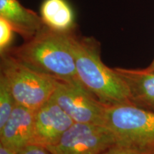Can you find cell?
Listing matches in <instances>:
<instances>
[{
    "label": "cell",
    "instance_id": "cell-1",
    "mask_svg": "<svg viewBox=\"0 0 154 154\" xmlns=\"http://www.w3.org/2000/svg\"><path fill=\"white\" fill-rule=\"evenodd\" d=\"M77 76L84 87L106 105L132 104L124 81L114 68L101 60L100 44L93 37L78 35L75 29L69 33Z\"/></svg>",
    "mask_w": 154,
    "mask_h": 154
},
{
    "label": "cell",
    "instance_id": "cell-2",
    "mask_svg": "<svg viewBox=\"0 0 154 154\" xmlns=\"http://www.w3.org/2000/svg\"><path fill=\"white\" fill-rule=\"evenodd\" d=\"M70 32H58L45 25L22 45L9 48L5 51L31 68L58 81L81 83L70 47Z\"/></svg>",
    "mask_w": 154,
    "mask_h": 154
},
{
    "label": "cell",
    "instance_id": "cell-3",
    "mask_svg": "<svg viewBox=\"0 0 154 154\" xmlns=\"http://www.w3.org/2000/svg\"><path fill=\"white\" fill-rule=\"evenodd\" d=\"M104 126L115 145L140 153L154 154V111L131 104L106 105Z\"/></svg>",
    "mask_w": 154,
    "mask_h": 154
},
{
    "label": "cell",
    "instance_id": "cell-4",
    "mask_svg": "<svg viewBox=\"0 0 154 154\" xmlns=\"http://www.w3.org/2000/svg\"><path fill=\"white\" fill-rule=\"evenodd\" d=\"M0 68L17 104L36 111L55 91L57 79L28 66L7 51L1 54Z\"/></svg>",
    "mask_w": 154,
    "mask_h": 154
},
{
    "label": "cell",
    "instance_id": "cell-5",
    "mask_svg": "<svg viewBox=\"0 0 154 154\" xmlns=\"http://www.w3.org/2000/svg\"><path fill=\"white\" fill-rule=\"evenodd\" d=\"M51 98L75 123L104 126L106 104L81 83L57 80Z\"/></svg>",
    "mask_w": 154,
    "mask_h": 154
},
{
    "label": "cell",
    "instance_id": "cell-6",
    "mask_svg": "<svg viewBox=\"0 0 154 154\" xmlns=\"http://www.w3.org/2000/svg\"><path fill=\"white\" fill-rule=\"evenodd\" d=\"M113 146L114 137L107 127L74 123L57 143L44 149L50 154H101Z\"/></svg>",
    "mask_w": 154,
    "mask_h": 154
},
{
    "label": "cell",
    "instance_id": "cell-7",
    "mask_svg": "<svg viewBox=\"0 0 154 154\" xmlns=\"http://www.w3.org/2000/svg\"><path fill=\"white\" fill-rule=\"evenodd\" d=\"M74 123L51 97L35 111L33 138L31 145L43 148L53 145Z\"/></svg>",
    "mask_w": 154,
    "mask_h": 154
},
{
    "label": "cell",
    "instance_id": "cell-8",
    "mask_svg": "<svg viewBox=\"0 0 154 154\" xmlns=\"http://www.w3.org/2000/svg\"><path fill=\"white\" fill-rule=\"evenodd\" d=\"M34 110L17 104L5 124L0 128V143L19 152L32 144Z\"/></svg>",
    "mask_w": 154,
    "mask_h": 154
},
{
    "label": "cell",
    "instance_id": "cell-9",
    "mask_svg": "<svg viewBox=\"0 0 154 154\" xmlns=\"http://www.w3.org/2000/svg\"><path fill=\"white\" fill-rule=\"evenodd\" d=\"M114 69L126 85L132 104L154 111V72L146 69Z\"/></svg>",
    "mask_w": 154,
    "mask_h": 154
},
{
    "label": "cell",
    "instance_id": "cell-10",
    "mask_svg": "<svg viewBox=\"0 0 154 154\" xmlns=\"http://www.w3.org/2000/svg\"><path fill=\"white\" fill-rule=\"evenodd\" d=\"M0 17L11 25L24 40L29 39L45 26L41 16L26 8L18 0H0Z\"/></svg>",
    "mask_w": 154,
    "mask_h": 154
},
{
    "label": "cell",
    "instance_id": "cell-11",
    "mask_svg": "<svg viewBox=\"0 0 154 154\" xmlns=\"http://www.w3.org/2000/svg\"><path fill=\"white\" fill-rule=\"evenodd\" d=\"M40 16L44 24L51 29L61 32L75 29L74 12L66 0H44Z\"/></svg>",
    "mask_w": 154,
    "mask_h": 154
},
{
    "label": "cell",
    "instance_id": "cell-12",
    "mask_svg": "<svg viewBox=\"0 0 154 154\" xmlns=\"http://www.w3.org/2000/svg\"><path fill=\"white\" fill-rule=\"evenodd\" d=\"M17 102L7 81L0 76V128L2 127L16 106Z\"/></svg>",
    "mask_w": 154,
    "mask_h": 154
},
{
    "label": "cell",
    "instance_id": "cell-13",
    "mask_svg": "<svg viewBox=\"0 0 154 154\" xmlns=\"http://www.w3.org/2000/svg\"><path fill=\"white\" fill-rule=\"evenodd\" d=\"M14 32L11 25L2 17H0V54L4 53L9 48Z\"/></svg>",
    "mask_w": 154,
    "mask_h": 154
},
{
    "label": "cell",
    "instance_id": "cell-14",
    "mask_svg": "<svg viewBox=\"0 0 154 154\" xmlns=\"http://www.w3.org/2000/svg\"><path fill=\"white\" fill-rule=\"evenodd\" d=\"M18 154H50L49 151L42 146L36 145H29L24 148Z\"/></svg>",
    "mask_w": 154,
    "mask_h": 154
},
{
    "label": "cell",
    "instance_id": "cell-15",
    "mask_svg": "<svg viewBox=\"0 0 154 154\" xmlns=\"http://www.w3.org/2000/svg\"><path fill=\"white\" fill-rule=\"evenodd\" d=\"M101 154H147L137 152L132 150L125 149V148L120 147L118 146H113L112 147L109 148L106 151L102 153Z\"/></svg>",
    "mask_w": 154,
    "mask_h": 154
},
{
    "label": "cell",
    "instance_id": "cell-16",
    "mask_svg": "<svg viewBox=\"0 0 154 154\" xmlns=\"http://www.w3.org/2000/svg\"><path fill=\"white\" fill-rule=\"evenodd\" d=\"M19 152L15 151L9 146L0 143V154H18Z\"/></svg>",
    "mask_w": 154,
    "mask_h": 154
},
{
    "label": "cell",
    "instance_id": "cell-17",
    "mask_svg": "<svg viewBox=\"0 0 154 154\" xmlns=\"http://www.w3.org/2000/svg\"><path fill=\"white\" fill-rule=\"evenodd\" d=\"M145 69H146V70L150 71V72H154V58H153V61H151V63H150L149 66H147Z\"/></svg>",
    "mask_w": 154,
    "mask_h": 154
},
{
    "label": "cell",
    "instance_id": "cell-18",
    "mask_svg": "<svg viewBox=\"0 0 154 154\" xmlns=\"http://www.w3.org/2000/svg\"></svg>",
    "mask_w": 154,
    "mask_h": 154
}]
</instances>
